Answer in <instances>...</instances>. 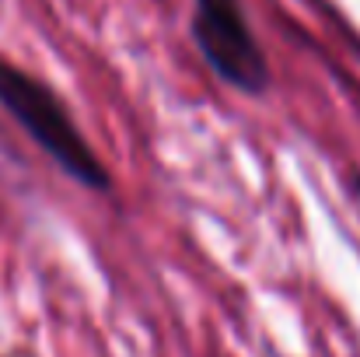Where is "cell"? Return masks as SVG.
I'll use <instances>...</instances> for the list:
<instances>
[{"label":"cell","mask_w":360,"mask_h":357,"mask_svg":"<svg viewBox=\"0 0 360 357\" xmlns=\"http://www.w3.org/2000/svg\"><path fill=\"white\" fill-rule=\"evenodd\" d=\"M7 357H28V354H7Z\"/></svg>","instance_id":"obj_4"},{"label":"cell","mask_w":360,"mask_h":357,"mask_svg":"<svg viewBox=\"0 0 360 357\" xmlns=\"http://www.w3.org/2000/svg\"><path fill=\"white\" fill-rule=\"evenodd\" d=\"M347 189H350V200L360 207V168H350V172H347Z\"/></svg>","instance_id":"obj_3"},{"label":"cell","mask_w":360,"mask_h":357,"mask_svg":"<svg viewBox=\"0 0 360 357\" xmlns=\"http://www.w3.org/2000/svg\"><path fill=\"white\" fill-rule=\"evenodd\" d=\"M189 39L224 88L248 99L269 95L273 67L252 28L245 0H193Z\"/></svg>","instance_id":"obj_2"},{"label":"cell","mask_w":360,"mask_h":357,"mask_svg":"<svg viewBox=\"0 0 360 357\" xmlns=\"http://www.w3.org/2000/svg\"><path fill=\"white\" fill-rule=\"evenodd\" d=\"M0 109L28 133V140L67 179H74L77 186L98 196L112 193L116 179L109 165L91 147V140L84 137V130L70 113V106L56 95L49 81L35 77L32 70L11 60H0Z\"/></svg>","instance_id":"obj_1"}]
</instances>
